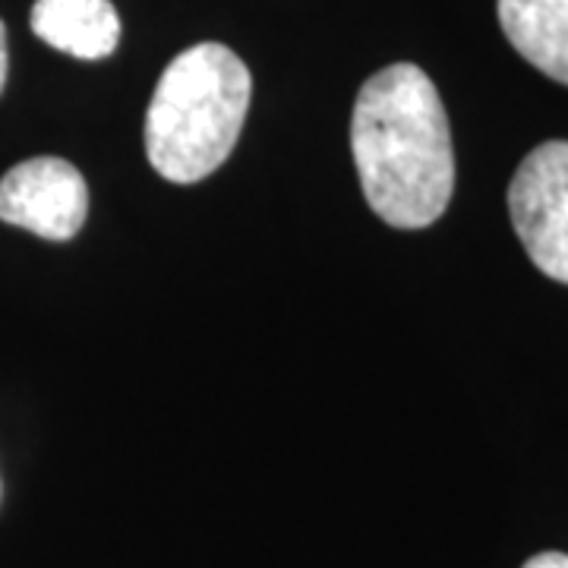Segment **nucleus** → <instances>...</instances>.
Masks as SVG:
<instances>
[{"label": "nucleus", "mask_w": 568, "mask_h": 568, "mask_svg": "<svg viewBox=\"0 0 568 568\" xmlns=\"http://www.w3.org/2000/svg\"><path fill=\"white\" fill-rule=\"evenodd\" d=\"M351 149L369 209L392 227H429L455 193L446 104L414 63H392L357 92Z\"/></svg>", "instance_id": "obj_1"}, {"label": "nucleus", "mask_w": 568, "mask_h": 568, "mask_svg": "<svg viewBox=\"0 0 568 568\" xmlns=\"http://www.w3.org/2000/svg\"><path fill=\"white\" fill-rule=\"evenodd\" d=\"M253 95L246 63L219 41L186 48L164 67L145 114V155L171 183L215 174L241 140Z\"/></svg>", "instance_id": "obj_2"}, {"label": "nucleus", "mask_w": 568, "mask_h": 568, "mask_svg": "<svg viewBox=\"0 0 568 568\" xmlns=\"http://www.w3.org/2000/svg\"><path fill=\"white\" fill-rule=\"evenodd\" d=\"M508 215L530 263L568 284V142L537 145L508 183Z\"/></svg>", "instance_id": "obj_3"}, {"label": "nucleus", "mask_w": 568, "mask_h": 568, "mask_svg": "<svg viewBox=\"0 0 568 568\" xmlns=\"http://www.w3.org/2000/svg\"><path fill=\"white\" fill-rule=\"evenodd\" d=\"M89 215V186L67 159L39 155L0 178V222L44 241L77 237Z\"/></svg>", "instance_id": "obj_4"}, {"label": "nucleus", "mask_w": 568, "mask_h": 568, "mask_svg": "<svg viewBox=\"0 0 568 568\" xmlns=\"http://www.w3.org/2000/svg\"><path fill=\"white\" fill-rule=\"evenodd\" d=\"M29 22L44 44L80 61L111 58L121 41V17L111 0H36Z\"/></svg>", "instance_id": "obj_5"}, {"label": "nucleus", "mask_w": 568, "mask_h": 568, "mask_svg": "<svg viewBox=\"0 0 568 568\" xmlns=\"http://www.w3.org/2000/svg\"><path fill=\"white\" fill-rule=\"evenodd\" d=\"M499 22L530 67L568 85V0H499Z\"/></svg>", "instance_id": "obj_6"}, {"label": "nucleus", "mask_w": 568, "mask_h": 568, "mask_svg": "<svg viewBox=\"0 0 568 568\" xmlns=\"http://www.w3.org/2000/svg\"><path fill=\"white\" fill-rule=\"evenodd\" d=\"M521 568H568L566 552H537Z\"/></svg>", "instance_id": "obj_7"}, {"label": "nucleus", "mask_w": 568, "mask_h": 568, "mask_svg": "<svg viewBox=\"0 0 568 568\" xmlns=\"http://www.w3.org/2000/svg\"><path fill=\"white\" fill-rule=\"evenodd\" d=\"M7 67H10V58H7V29L0 22V92L7 85Z\"/></svg>", "instance_id": "obj_8"}]
</instances>
